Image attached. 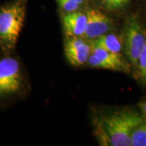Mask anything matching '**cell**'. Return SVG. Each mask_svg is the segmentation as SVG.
Masks as SVG:
<instances>
[{"instance_id":"ba28073f","label":"cell","mask_w":146,"mask_h":146,"mask_svg":"<svg viewBox=\"0 0 146 146\" xmlns=\"http://www.w3.org/2000/svg\"><path fill=\"white\" fill-rule=\"evenodd\" d=\"M62 22L66 36H83L87 25L86 13L78 11L66 13Z\"/></svg>"},{"instance_id":"5b68a950","label":"cell","mask_w":146,"mask_h":146,"mask_svg":"<svg viewBox=\"0 0 146 146\" xmlns=\"http://www.w3.org/2000/svg\"><path fill=\"white\" fill-rule=\"evenodd\" d=\"M91 54L87 62L90 66L127 73L130 72V66L121 54L106 50L91 41Z\"/></svg>"},{"instance_id":"52a82bcc","label":"cell","mask_w":146,"mask_h":146,"mask_svg":"<svg viewBox=\"0 0 146 146\" xmlns=\"http://www.w3.org/2000/svg\"><path fill=\"white\" fill-rule=\"evenodd\" d=\"M87 25L83 37L87 40L96 38L106 34L114 27L112 20L96 9H89L86 11Z\"/></svg>"},{"instance_id":"3957f363","label":"cell","mask_w":146,"mask_h":146,"mask_svg":"<svg viewBox=\"0 0 146 146\" xmlns=\"http://www.w3.org/2000/svg\"><path fill=\"white\" fill-rule=\"evenodd\" d=\"M26 78L17 58L3 54L0 58V98L21 94L25 89Z\"/></svg>"},{"instance_id":"8fae6325","label":"cell","mask_w":146,"mask_h":146,"mask_svg":"<svg viewBox=\"0 0 146 146\" xmlns=\"http://www.w3.org/2000/svg\"><path fill=\"white\" fill-rule=\"evenodd\" d=\"M137 68L141 79L146 83V43L139 55Z\"/></svg>"},{"instance_id":"5bb4252c","label":"cell","mask_w":146,"mask_h":146,"mask_svg":"<svg viewBox=\"0 0 146 146\" xmlns=\"http://www.w3.org/2000/svg\"><path fill=\"white\" fill-rule=\"evenodd\" d=\"M116 4L117 5L118 10H120V8L125 7L126 5H127L129 3L130 0H114Z\"/></svg>"},{"instance_id":"8992f818","label":"cell","mask_w":146,"mask_h":146,"mask_svg":"<svg viewBox=\"0 0 146 146\" xmlns=\"http://www.w3.org/2000/svg\"><path fill=\"white\" fill-rule=\"evenodd\" d=\"M64 48L69 64L76 67L87 64L91 54V41L83 36H66Z\"/></svg>"},{"instance_id":"9c48e42d","label":"cell","mask_w":146,"mask_h":146,"mask_svg":"<svg viewBox=\"0 0 146 146\" xmlns=\"http://www.w3.org/2000/svg\"><path fill=\"white\" fill-rule=\"evenodd\" d=\"M91 41L106 50L116 54H120L123 48L121 39L114 34H104Z\"/></svg>"},{"instance_id":"4fadbf2b","label":"cell","mask_w":146,"mask_h":146,"mask_svg":"<svg viewBox=\"0 0 146 146\" xmlns=\"http://www.w3.org/2000/svg\"><path fill=\"white\" fill-rule=\"evenodd\" d=\"M102 2L106 8V9H108V10H118V8L117 5L116 4V2H115L114 0H102Z\"/></svg>"},{"instance_id":"7c38bea8","label":"cell","mask_w":146,"mask_h":146,"mask_svg":"<svg viewBox=\"0 0 146 146\" xmlns=\"http://www.w3.org/2000/svg\"><path fill=\"white\" fill-rule=\"evenodd\" d=\"M56 1L60 8L66 13L78 11L81 6V5L78 4L74 0H56Z\"/></svg>"},{"instance_id":"2e32d148","label":"cell","mask_w":146,"mask_h":146,"mask_svg":"<svg viewBox=\"0 0 146 146\" xmlns=\"http://www.w3.org/2000/svg\"><path fill=\"white\" fill-rule=\"evenodd\" d=\"M74 1H76V2H77L78 4H80L81 5L82 4H83L84 2H85V0H74Z\"/></svg>"},{"instance_id":"6da1fadb","label":"cell","mask_w":146,"mask_h":146,"mask_svg":"<svg viewBox=\"0 0 146 146\" xmlns=\"http://www.w3.org/2000/svg\"><path fill=\"white\" fill-rule=\"evenodd\" d=\"M145 120L131 109L102 114L94 120V134L100 145L131 146L133 130Z\"/></svg>"},{"instance_id":"277c9868","label":"cell","mask_w":146,"mask_h":146,"mask_svg":"<svg viewBox=\"0 0 146 146\" xmlns=\"http://www.w3.org/2000/svg\"><path fill=\"white\" fill-rule=\"evenodd\" d=\"M123 41L126 55L137 67L139 55L146 43V31L135 16H129L126 21Z\"/></svg>"},{"instance_id":"7a4b0ae2","label":"cell","mask_w":146,"mask_h":146,"mask_svg":"<svg viewBox=\"0 0 146 146\" xmlns=\"http://www.w3.org/2000/svg\"><path fill=\"white\" fill-rule=\"evenodd\" d=\"M27 0H15L0 8V50L3 54H12L26 15Z\"/></svg>"},{"instance_id":"30bf717a","label":"cell","mask_w":146,"mask_h":146,"mask_svg":"<svg viewBox=\"0 0 146 146\" xmlns=\"http://www.w3.org/2000/svg\"><path fill=\"white\" fill-rule=\"evenodd\" d=\"M131 146H146V121L139 125L131 135Z\"/></svg>"},{"instance_id":"9a60e30c","label":"cell","mask_w":146,"mask_h":146,"mask_svg":"<svg viewBox=\"0 0 146 146\" xmlns=\"http://www.w3.org/2000/svg\"><path fill=\"white\" fill-rule=\"evenodd\" d=\"M139 107L141 110L142 112H143L144 116L146 118V100L139 104Z\"/></svg>"}]
</instances>
